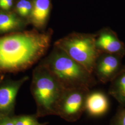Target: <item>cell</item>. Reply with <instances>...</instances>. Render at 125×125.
<instances>
[{"label": "cell", "mask_w": 125, "mask_h": 125, "mask_svg": "<svg viewBox=\"0 0 125 125\" xmlns=\"http://www.w3.org/2000/svg\"><path fill=\"white\" fill-rule=\"evenodd\" d=\"M53 31L33 29L0 37V73H17L31 67L49 49Z\"/></svg>", "instance_id": "1"}, {"label": "cell", "mask_w": 125, "mask_h": 125, "mask_svg": "<svg viewBox=\"0 0 125 125\" xmlns=\"http://www.w3.org/2000/svg\"><path fill=\"white\" fill-rule=\"evenodd\" d=\"M48 68L41 62L32 72L31 92L38 118L56 115L58 103L64 90Z\"/></svg>", "instance_id": "2"}, {"label": "cell", "mask_w": 125, "mask_h": 125, "mask_svg": "<svg viewBox=\"0 0 125 125\" xmlns=\"http://www.w3.org/2000/svg\"><path fill=\"white\" fill-rule=\"evenodd\" d=\"M65 89L85 88L90 89L96 84L94 75L54 46L53 51L42 62Z\"/></svg>", "instance_id": "3"}, {"label": "cell", "mask_w": 125, "mask_h": 125, "mask_svg": "<svg viewBox=\"0 0 125 125\" xmlns=\"http://www.w3.org/2000/svg\"><path fill=\"white\" fill-rule=\"evenodd\" d=\"M54 45L93 74L99 54L95 45V34L72 32L56 41Z\"/></svg>", "instance_id": "4"}, {"label": "cell", "mask_w": 125, "mask_h": 125, "mask_svg": "<svg viewBox=\"0 0 125 125\" xmlns=\"http://www.w3.org/2000/svg\"><path fill=\"white\" fill-rule=\"evenodd\" d=\"M90 91L85 88L64 89L58 103L56 115L68 122L78 121L85 112L86 100Z\"/></svg>", "instance_id": "5"}, {"label": "cell", "mask_w": 125, "mask_h": 125, "mask_svg": "<svg viewBox=\"0 0 125 125\" xmlns=\"http://www.w3.org/2000/svg\"><path fill=\"white\" fill-rule=\"evenodd\" d=\"M123 57L108 53H99L94 66L93 75L100 82H110L123 67Z\"/></svg>", "instance_id": "6"}, {"label": "cell", "mask_w": 125, "mask_h": 125, "mask_svg": "<svg viewBox=\"0 0 125 125\" xmlns=\"http://www.w3.org/2000/svg\"><path fill=\"white\" fill-rule=\"evenodd\" d=\"M29 79L24 76L17 80L2 81L0 83V117L14 115L16 99L23 84Z\"/></svg>", "instance_id": "7"}, {"label": "cell", "mask_w": 125, "mask_h": 125, "mask_svg": "<svg viewBox=\"0 0 125 125\" xmlns=\"http://www.w3.org/2000/svg\"><path fill=\"white\" fill-rule=\"evenodd\" d=\"M95 43L99 53L114 54L123 57L125 56L124 44L110 28H103L95 33Z\"/></svg>", "instance_id": "8"}, {"label": "cell", "mask_w": 125, "mask_h": 125, "mask_svg": "<svg viewBox=\"0 0 125 125\" xmlns=\"http://www.w3.org/2000/svg\"><path fill=\"white\" fill-rule=\"evenodd\" d=\"M109 108V102L106 94L100 91H89L85 102V111L88 115L93 118L102 117Z\"/></svg>", "instance_id": "9"}, {"label": "cell", "mask_w": 125, "mask_h": 125, "mask_svg": "<svg viewBox=\"0 0 125 125\" xmlns=\"http://www.w3.org/2000/svg\"><path fill=\"white\" fill-rule=\"evenodd\" d=\"M31 13L28 19L29 24L38 30L44 28L48 21L51 2L50 0H33Z\"/></svg>", "instance_id": "10"}, {"label": "cell", "mask_w": 125, "mask_h": 125, "mask_svg": "<svg viewBox=\"0 0 125 125\" xmlns=\"http://www.w3.org/2000/svg\"><path fill=\"white\" fill-rule=\"evenodd\" d=\"M29 24L14 13H0V34L22 31Z\"/></svg>", "instance_id": "11"}, {"label": "cell", "mask_w": 125, "mask_h": 125, "mask_svg": "<svg viewBox=\"0 0 125 125\" xmlns=\"http://www.w3.org/2000/svg\"><path fill=\"white\" fill-rule=\"evenodd\" d=\"M108 93L121 105H125V65L110 82Z\"/></svg>", "instance_id": "12"}, {"label": "cell", "mask_w": 125, "mask_h": 125, "mask_svg": "<svg viewBox=\"0 0 125 125\" xmlns=\"http://www.w3.org/2000/svg\"><path fill=\"white\" fill-rule=\"evenodd\" d=\"M38 117L34 115H14L13 121L15 125H47L48 123H40Z\"/></svg>", "instance_id": "13"}, {"label": "cell", "mask_w": 125, "mask_h": 125, "mask_svg": "<svg viewBox=\"0 0 125 125\" xmlns=\"http://www.w3.org/2000/svg\"><path fill=\"white\" fill-rule=\"evenodd\" d=\"M32 3L29 0H19L16 5V14L28 22L31 13Z\"/></svg>", "instance_id": "14"}, {"label": "cell", "mask_w": 125, "mask_h": 125, "mask_svg": "<svg viewBox=\"0 0 125 125\" xmlns=\"http://www.w3.org/2000/svg\"><path fill=\"white\" fill-rule=\"evenodd\" d=\"M110 125H125V105H121L110 122Z\"/></svg>", "instance_id": "15"}, {"label": "cell", "mask_w": 125, "mask_h": 125, "mask_svg": "<svg viewBox=\"0 0 125 125\" xmlns=\"http://www.w3.org/2000/svg\"><path fill=\"white\" fill-rule=\"evenodd\" d=\"M13 0H0V8L4 10H9L13 6Z\"/></svg>", "instance_id": "16"}, {"label": "cell", "mask_w": 125, "mask_h": 125, "mask_svg": "<svg viewBox=\"0 0 125 125\" xmlns=\"http://www.w3.org/2000/svg\"><path fill=\"white\" fill-rule=\"evenodd\" d=\"M13 116L0 117V125H15Z\"/></svg>", "instance_id": "17"}, {"label": "cell", "mask_w": 125, "mask_h": 125, "mask_svg": "<svg viewBox=\"0 0 125 125\" xmlns=\"http://www.w3.org/2000/svg\"><path fill=\"white\" fill-rule=\"evenodd\" d=\"M4 75H1L0 76V83L2 82V81L4 80Z\"/></svg>", "instance_id": "18"}]
</instances>
